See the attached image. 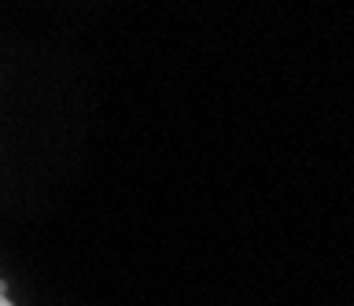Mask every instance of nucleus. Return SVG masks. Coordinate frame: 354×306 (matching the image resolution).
<instances>
[{
    "instance_id": "f257e3e1",
    "label": "nucleus",
    "mask_w": 354,
    "mask_h": 306,
    "mask_svg": "<svg viewBox=\"0 0 354 306\" xmlns=\"http://www.w3.org/2000/svg\"><path fill=\"white\" fill-rule=\"evenodd\" d=\"M0 306H11V303H8V295H4V280H0Z\"/></svg>"
}]
</instances>
